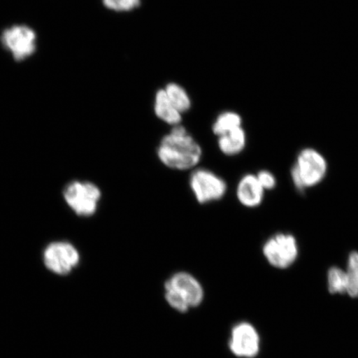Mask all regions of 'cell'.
I'll return each mask as SVG.
<instances>
[{"mask_svg":"<svg viewBox=\"0 0 358 358\" xmlns=\"http://www.w3.org/2000/svg\"><path fill=\"white\" fill-rule=\"evenodd\" d=\"M156 154L165 167L176 171H187L198 166L203 153L199 143L179 124L172 127L161 138Z\"/></svg>","mask_w":358,"mask_h":358,"instance_id":"6da1fadb","label":"cell"},{"mask_svg":"<svg viewBox=\"0 0 358 358\" xmlns=\"http://www.w3.org/2000/svg\"><path fill=\"white\" fill-rule=\"evenodd\" d=\"M165 299L174 310L185 313L203 302L204 290L200 282L187 272H178L164 285Z\"/></svg>","mask_w":358,"mask_h":358,"instance_id":"7a4b0ae2","label":"cell"},{"mask_svg":"<svg viewBox=\"0 0 358 358\" xmlns=\"http://www.w3.org/2000/svg\"><path fill=\"white\" fill-rule=\"evenodd\" d=\"M328 164L323 155L312 148H306L297 157L291 177L295 187L299 190L315 187L324 180Z\"/></svg>","mask_w":358,"mask_h":358,"instance_id":"3957f363","label":"cell"},{"mask_svg":"<svg viewBox=\"0 0 358 358\" xmlns=\"http://www.w3.org/2000/svg\"><path fill=\"white\" fill-rule=\"evenodd\" d=\"M64 199L79 217H92L97 211L101 199L100 187L93 182L73 181L65 187Z\"/></svg>","mask_w":358,"mask_h":358,"instance_id":"277c9868","label":"cell"},{"mask_svg":"<svg viewBox=\"0 0 358 358\" xmlns=\"http://www.w3.org/2000/svg\"><path fill=\"white\" fill-rule=\"evenodd\" d=\"M190 189L199 204H209L222 200L228 186L224 178L207 169L192 170L189 178Z\"/></svg>","mask_w":358,"mask_h":358,"instance_id":"5b68a950","label":"cell"},{"mask_svg":"<svg viewBox=\"0 0 358 358\" xmlns=\"http://www.w3.org/2000/svg\"><path fill=\"white\" fill-rule=\"evenodd\" d=\"M262 252L271 266L278 268H288L299 256L297 240L289 234H275L264 244Z\"/></svg>","mask_w":358,"mask_h":358,"instance_id":"8992f818","label":"cell"},{"mask_svg":"<svg viewBox=\"0 0 358 358\" xmlns=\"http://www.w3.org/2000/svg\"><path fill=\"white\" fill-rule=\"evenodd\" d=\"M37 35L26 25H13L1 35L3 46L10 52L15 60L21 62L32 56L37 48Z\"/></svg>","mask_w":358,"mask_h":358,"instance_id":"52a82bcc","label":"cell"},{"mask_svg":"<svg viewBox=\"0 0 358 358\" xmlns=\"http://www.w3.org/2000/svg\"><path fill=\"white\" fill-rule=\"evenodd\" d=\"M43 262L52 273L66 275L78 266L80 254L73 244L66 241H55L45 249Z\"/></svg>","mask_w":358,"mask_h":358,"instance_id":"ba28073f","label":"cell"},{"mask_svg":"<svg viewBox=\"0 0 358 358\" xmlns=\"http://www.w3.org/2000/svg\"><path fill=\"white\" fill-rule=\"evenodd\" d=\"M229 348L237 357H257L259 352V336L257 329L245 322L236 324L231 330Z\"/></svg>","mask_w":358,"mask_h":358,"instance_id":"9c48e42d","label":"cell"},{"mask_svg":"<svg viewBox=\"0 0 358 358\" xmlns=\"http://www.w3.org/2000/svg\"><path fill=\"white\" fill-rule=\"evenodd\" d=\"M236 199L245 208H255L262 203L265 189L259 182L257 176L245 174L236 185Z\"/></svg>","mask_w":358,"mask_h":358,"instance_id":"30bf717a","label":"cell"},{"mask_svg":"<svg viewBox=\"0 0 358 358\" xmlns=\"http://www.w3.org/2000/svg\"><path fill=\"white\" fill-rule=\"evenodd\" d=\"M154 111L157 118L171 127L182 123V114L170 101L164 88L155 94Z\"/></svg>","mask_w":358,"mask_h":358,"instance_id":"8fae6325","label":"cell"},{"mask_svg":"<svg viewBox=\"0 0 358 358\" xmlns=\"http://www.w3.org/2000/svg\"><path fill=\"white\" fill-rule=\"evenodd\" d=\"M246 143H248V137L243 127L235 129L217 137L219 150L224 155L229 157L238 155L243 152Z\"/></svg>","mask_w":358,"mask_h":358,"instance_id":"7c38bea8","label":"cell"},{"mask_svg":"<svg viewBox=\"0 0 358 358\" xmlns=\"http://www.w3.org/2000/svg\"><path fill=\"white\" fill-rule=\"evenodd\" d=\"M243 127V118L237 112L232 110L223 111L217 116L213 123V132L219 137L222 134Z\"/></svg>","mask_w":358,"mask_h":358,"instance_id":"4fadbf2b","label":"cell"},{"mask_svg":"<svg viewBox=\"0 0 358 358\" xmlns=\"http://www.w3.org/2000/svg\"><path fill=\"white\" fill-rule=\"evenodd\" d=\"M164 90L170 101L180 113L185 114L191 109V97L180 85L176 83H169Z\"/></svg>","mask_w":358,"mask_h":358,"instance_id":"5bb4252c","label":"cell"},{"mask_svg":"<svg viewBox=\"0 0 358 358\" xmlns=\"http://www.w3.org/2000/svg\"><path fill=\"white\" fill-rule=\"evenodd\" d=\"M348 289L347 294L352 298L358 297V252L349 255L347 266Z\"/></svg>","mask_w":358,"mask_h":358,"instance_id":"9a60e30c","label":"cell"},{"mask_svg":"<svg viewBox=\"0 0 358 358\" xmlns=\"http://www.w3.org/2000/svg\"><path fill=\"white\" fill-rule=\"evenodd\" d=\"M328 287L331 294H347L346 271L337 266L330 268L328 272Z\"/></svg>","mask_w":358,"mask_h":358,"instance_id":"2e32d148","label":"cell"},{"mask_svg":"<svg viewBox=\"0 0 358 358\" xmlns=\"http://www.w3.org/2000/svg\"><path fill=\"white\" fill-rule=\"evenodd\" d=\"M106 8L114 12H131L140 7L141 0H102Z\"/></svg>","mask_w":358,"mask_h":358,"instance_id":"e0dca14e","label":"cell"},{"mask_svg":"<svg viewBox=\"0 0 358 358\" xmlns=\"http://www.w3.org/2000/svg\"><path fill=\"white\" fill-rule=\"evenodd\" d=\"M258 181L261 183L263 189L266 190H271L275 189L276 186V178L271 172L268 170H262L256 174Z\"/></svg>","mask_w":358,"mask_h":358,"instance_id":"ac0fdd59","label":"cell"}]
</instances>
